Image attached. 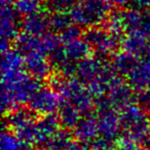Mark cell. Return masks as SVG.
I'll list each match as a JSON object with an SVG mask.
<instances>
[{
  "instance_id": "52a82bcc",
  "label": "cell",
  "mask_w": 150,
  "mask_h": 150,
  "mask_svg": "<svg viewBox=\"0 0 150 150\" xmlns=\"http://www.w3.org/2000/svg\"><path fill=\"white\" fill-rule=\"evenodd\" d=\"M99 127V136L114 141L121 132L119 115L114 108L97 112Z\"/></svg>"
},
{
  "instance_id": "484cf974",
  "label": "cell",
  "mask_w": 150,
  "mask_h": 150,
  "mask_svg": "<svg viewBox=\"0 0 150 150\" xmlns=\"http://www.w3.org/2000/svg\"><path fill=\"white\" fill-rule=\"evenodd\" d=\"M72 136L69 130H60L48 140L43 150H67L72 143Z\"/></svg>"
},
{
  "instance_id": "74e56055",
  "label": "cell",
  "mask_w": 150,
  "mask_h": 150,
  "mask_svg": "<svg viewBox=\"0 0 150 150\" xmlns=\"http://www.w3.org/2000/svg\"><path fill=\"white\" fill-rule=\"evenodd\" d=\"M147 39H148V45H147L146 53H145V55L143 56V57H146L150 59V33L148 34V36H147Z\"/></svg>"
},
{
  "instance_id": "30bf717a",
  "label": "cell",
  "mask_w": 150,
  "mask_h": 150,
  "mask_svg": "<svg viewBox=\"0 0 150 150\" xmlns=\"http://www.w3.org/2000/svg\"><path fill=\"white\" fill-rule=\"evenodd\" d=\"M1 20H0V32L2 39L14 41L19 34V14L14 8V5L1 6Z\"/></svg>"
},
{
  "instance_id": "ffe728a7",
  "label": "cell",
  "mask_w": 150,
  "mask_h": 150,
  "mask_svg": "<svg viewBox=\"0 0 150 150\" xmlns=\"http://www.w3.org/2000/svg\"><path fill=\"white\" fill-rule=\"evenodd\" d=\"M36 122V113L29 107H18L7 115V126L16 131L30 122Z\"/></svg>"
},
{
  "instance_id": "f1b7e54d",
  "label": "cell",
  "mask_w": 150,
  "mask_h": 150,
  "mask_svg": "<svg viewBox=\"0 0 150 150\" xmlns=\"http://www.w3.org/2000/svg\"><path fill=\"white\" fill-rule=\"evenodd\" d=\"M82 36H83V34H82L81 28L75 24H72L66 30L60 33V38L62 40L63 45L66 43H69V42L74 41V40L80 39V38H82Z\"/></svg>"
},
{
  "instance_id": "5b68a950",
  "label": "cell",
  "mask_w": 150,
  "mask_h": 150,
  "mask_svg": "<svg viewBox=\"0 0 150 150\" xmlns=\"http://www.w3.org/2000/svg\"><path fill=\"white\" fill-rule=\"evenodd\" d=\"M83 38L96 52V55L102 58L114 54L118 46L121 45L122 40V38L110 34L105 28L99 27L88 29L83 34Z\"/></svg>"
},
{
  "instance_id": "cb8c5ba5",
  "label": "cell",
  "mask_w": 150,
  "mask_h": 150,
  "mask_svg": "<svg viewBox=\"0 0 150 150\" xmlns=\"http://www.w3.org/2000/svg\"><path fill=\"white\" fill-rule=\"evenodd\" d=\"M105 29L114 36L119 38H123L126 30V21H124V10L117 9L115 11H111L108 18L106 20Z\"/></svg>"
},
{
  "instance_id": "ac0fdd59",
  "label": "cell",
  "mask_w": 150,
  "mask_h": 150,
  "mask_svg": "<svg viewBox=\"0 0 150 150\" xmlns=\"http://www.w3.org/2000/svg\"><path fill=\"white\" fill-rule=\"evenodd\" d=\"M14 49L20 52L24 57L31 54L41 53L42 52V45L40 37L30 35L27 33H22L16 38L14 40ZM45 55V54H44Z\"/></svg>"
},
{
  "instance_id": "7402d4cb",
  "label": "cell",
  "mask_w": 150,
  "mask_h": 150,
  "mask_svg": "<svg viewBox=\"0 0 150 150\" xmlns=\"http://www.w3.org/2000/svg\"><path fill=\"white\" fill-rule=\"evenodd\" d=\"M58 115L61 122V126L66 130H74L76 125L82 117L79 110L71 103L66 101H62Z\"/></svg>"
},
{
  "instance_id": "6da1fadb",
  "label": "cell",
  "mask_w": 150,
  "mask_h": 150,
  "mask_svg": "<svg viewBox=\"0 0 150 150\" xmlns=\"http://www.w3.org/2000/svg\"><path fill=\"white\" fill-rule=\"evenodd\" d=\"M40 88L38 80L27 71L2 74L1 108L3 112H11L19 105L28 103L34 93Z\"/></svg>"
},
{
  "instance_id": "5bb4252c",
  "label": "cell",
  "mask_w": 150,
  "mask_h": 150,
  "mask_svg": "<svg viewBox=\"0 0 150 150\" xmlns=\"http://www.w3.org/2000/svg\"><path fill=\"white\" fill-rule=\"evenodd\" d=\"M128 84L135 93H141L148 87L150 81V59L141 57L137 67L128 74Z\"/></svg>"
},
{
  "instance_id": "4dcf8cb0",
  "label": "cell",
  "mask_w": 150,
  "mask_h": 150,
  "mask_svg": "<svg viewBox=\"0 0 150 150\" xmlns=\"http://www.w3.org/2000/svg\"><path fill=\"white\" fill-rule=\"evenodd\" d=\"M117 147L118 150H145L141 144L124 136L117 141Z\"/></svg>"
},
{
  "instance_id": "f35d334b",
  "label": "cell",
  "mask_w": 150,
  "mask_h": 150,
  "mask_svg": "<svg viewBox=\"0 0 150 150\" xmlns=\"http://www.w3.org/2000/svg\"><path fill=\"white\" fill-rule=\"evenodd\" d=\"M41 2H45V3H47V4H50V3H52L54 0H40Z\"/></svg>"
},
{
  "instance_id": "8d00e7d4",
  "label": "cell",
  "mask_w": 150,
  "mask_h": 150,
  "mask_svg": "<svg viewBox=\"0 0 150 150\" xmlns=\"http://www.w3.org/2000/svg\"><path fill=\"white\" fill-rule=\"evenodd\" d=\"M10 43L11 42L8 41V40L5 39H1V44H0V48H1V53H4V52L10 50Z\"/></svg>"
},
{
  "instance_id": "9c48e42d",
  "label": "cell",
  "mask_w": 150,
  "mask_h": 150,
  "mask_svg": "<svg viewBox=\"0 0 150 150\" xmlns=\"http://www.w3.org/2000/svg\"><path fill=\"white\" fill-rule=\"evenodd\" d=\"M98 120L93 113L83 115L73 130V136L75 139L84 145L90 144L95 139L98 138Z\"/></svg>"
},
{
  "instance_id": "d590c367",
  "label": "cell",
  "mask_w": 150,
  "mask_h": 150,
  "mask_svg": "<svg viewBox=\"0 0 150 150\" xmlns=\"http://www.w3.org/2000/svg\"><path fill=\"white\" fill-rule=\"evenodd\" d=\"M67 150H88V149L85 148V145L84 144L78 142V141H75V142L73 141Z\"/></svg>"
},
{
  "instance_id": "83f0119b",
  "label": "cell",
  "mask_w": 150,
  "mask_h": 150,
  "mask_svg": "<svg viewBox=\"0 0 150 150\" xmlns=\"http://www.w3.org/2000/svg\"><path fill=\"white\" fill-rule=\"evenodd\" d=\"M14 8L19 16L26 18L28 16L41 11V1L40 0H14Z\"/></svg>"
},
{
  "instance_id": "f546056e",
  "label": "cell",
  "mask_w": 150,
  "mask_h": 150,
  "mask_svg": "<svg viewBox=\"0 0 150 150\" xmlns=\"http://www.w3.org/2000/svg\"><path fill=\"white\" fill-rule=\"evenodd\" d=\"M78 0H54L52 3L48 4L50 10L54 11H65L68 12L72 9Z\"/></svg>"
},
{
  "instance_id": "9a60e30c",
  "label": "cell",
  "mask_w": 150,
  "mask_h": 150,
  "mask_svg": "<svg viewBox=\"0 0 150 150\" xmlns=\"http://www.w3.org/2000/svg\"><path fill=\"white\" fill-rule=\"evenodd\" d=\"M107 96L110 100L112 107L116 111H122L130 105L134 104V102L136 101L135 91L131 88L128 83L126 84L124 82L113 87L109 91Z\"/></svg>"
},
{
  "instance_id": "277c9868",
  "label": "cell",
  "mask_w": 150,
  "mask_h": 150,
  "mask_svg": "<svg viewBox=\"0 0 150 150\" xmlns=\"http://www.w3.org/2000/svg\"><path fill=\"white\" fill-rule=\"evenodd\" d=\"M121 132L124 137L143 145L150 138V117L141 105L132 104L119 115Z\"/></svg>"
},
{
  "instance_id": "4316f807",
  "label": "cell",
  "mask_w": 150,
  "mask_h": 150,
  "mask_svg": "<svg viewBox=\"0 0 150 150\" xmlns=\"http://www.w3.org/2000/svg\"><path fill=\"white\" fill-rule=\"evenodd\" d=\"M72 20L69 12L65 11H54L50 16V30L56 33H62L69 26L72 25Z\"/></svg>"
},
{
  "instance_id": "1f68e13d",
  "label": "cell",
  "mask_w": 150,
  "mask_h": 150,
  "mask_svg": "<svg viewBox=\"0 0 150 150\" xmlns=\"http://www.w3.org/2000/svg\"><path fill=\"white\" fill-rule=\"evenodd\" d=\"M90 146L92 150H113L114 144L113 141L99 136L90 143Z\"/></svg>"
},
{
  "instance_id": "7c38bea8",
  "label": "cell",
  "mask_w": 150,
  "mask_h": 150,
  "mask_svg": "<svg viewBox=\"0 0 150 150\" xmlns=\"http://www.w3.org/2000/svg\"><path fill=\"white\" fill-rule=\"evenodd\" d=\"M126 33L139 32L148 36L150 33V10H141L137 8L124 10Z\"/></svg>"
},
{
  "instance_id": "d6986e66",
  "label": "cell",
  "mask_w": 150,
  "mask_h": 150,
  "mask_svg": "<svg viewBox=\"0 0 150 150\" xmlns=\"http://www.w3.org/2000/svg\"><path fill=\"white\" fill-rule=\"evenodd\" d=\"M92 50L90 45L85 41L83 37L64 44V51L67 58L75 63H78L79 61L90 56Z\"/></svg>"
},
{
  "instance_id": "603a6c76",
  "label": "cell",
  "mask_w": 150,
  "mask_h": 150,
  "mask_svg": "<svg viewBox=\"0 0 150 150\" xmlns=\"http://www.w3.org/2000/svg\"><path fill=\"white\" fill-rule=\"evenodd\" d=\"M25 67V57L16 49L8 50L2 53L1 74L14 73L23 71Z\"/></svg>"
},
{
  "instance_id": "d6a6232c",
  "label": "cell",
  "mask_w": 150,
  "mask_h": 150,
  "mask_svg": "<svg viewBox=\"0 0 150 150\" xmlns=\"http://www.w3.org/2000/svg\"><path fill=\"white\" fill-rule=\"evenodd\" d=\"M138 101L145 110L150 111V89L147 88L143 92L138 93Z\"/></svg>"
},
{
  "instance_id": "7a4b0ae2",
  "label": "cell",
  "mask_w": 150,
  "mask_h": 150,
  "mask_svg": "<svg viewBox=\"0 0 150 150\" xmlns=\"http://www.w3.org/2000/svg\"><path fill=\"white\" fill-rule=\"evenodd\" d=\"M52 88L60 94L62 101L69 102L79 110L81 115H88L95 108V99L88 87L82 84L77 78L55 77L52 79Z\"/></svg>"
},
{
  "instance_id": "2e32d148",
  "label": "cell",
  "mask_w": 150,
  "mask_h": 150,
  "mask_svg": "<svg viewBox=\"0 0 150 150\" xmlns=\"http://www.w3.org/2000/svg\"><path fill=\"white\" fill-rule=\"evenodd\" d=\"M21 28L24 33L30 35L41 37L45 35L50 29V16L42 11L36 12L23 18L21 22Z\"/></svg>"
},
{
  "instance_id": "836d02e7",
  "label": "cell",
  "mask_w": 150,
  "mask_h": 150,
  "mask_svg": "<svg viewBox=\"0 0 150 150\" xmlns=\"http://www.w3.org/2000/svg\"><path fill=\"white\" fill-rule=\"evenodd\" d=\"M134 8L141 10H150V0H132Z\"/></svg>"
},
{
  "instance_id": "d4e9b609",
  "label": "cell",
  "mask_w": 150,
  "mask_h": 150,
  "mask_svg": "<svg viewBox=\"0 0 150 150\" xmlns=\"http://www.w3.org/2000/svg\"><path fill=\"white\" fill-rule=\"evenodd\" d=\"M1 150H33V144L22 141L12 131L4 130L1 136Z\"/></svg>"
},
{
  "instance_id": "ba28073f",
  "label": "cell",
  "mask_w": 150,
  "mask_h": 150,
  "mask_svg": "<svg viewBox=\"0 0 150 150\" xmlns=\"http://www.w3.org/2000/svg\"><path fill=\"white\" fill-rule=\"evenodd\" d=\"M106 62L105 58L99 57L97 55L88 56V58L79 61L76 64V78L82 84L88 86L98 78Z\"/></svg>"
},
{
  "instance_id": "e0dca14e",
  "label": "cell",
  "mask_w": 150,
  "mask_h": 150,
  "mask_svg": "<svg viewBox=\"0 0 150 150\" xmlns=\"http://www.w3.org/2000/svg\"><path fill=\"white\" fill-rule=\"evenodd\" d=\"M147 45H148L147 35L139 32L126 33V35L121 40V47L123 51L138 58L143 57L145 55Z\"/></svg>"
},
{
  "instance_id": "8992f818",
  "label": "cell",
  "mask_w": 150,
  "mask_h": 150,
  "mask_svg": "<svg viewBox=\"0 0 150 150\" xmlns=\"http://www.w3.org/2000/svg\"><path fill=\"white\" fill-rule=\"evenodd\" d=\"M29 108L36 115H54L62 104L61 96L52 87H40L28 102Z\"/></svg>"
},
{
  "instance_id": "8fae6325",
  "label": "cell",
  "mask_w": 150,
  "mask_h": 150,
  "mask_svg": "<svg viewBox=\"0 0 150 150\" xmlns=\"http://www.w3.org/2000/svg\"><path fill=\"white\" fill-rule=\"evenodd\" d=\"M52 64L44 54L35 53L25 57V69L32 78L41 81L50 77Z\"/></svg>"
},
{
  "instance_id": "e575fe53",
  "label": "cell",
  "mask_w": 150,
  "mask_h": 150,
  "mask_svg": "<svg viewBox=\"0 0 150 150\" xmlns=\"http://www.w3.org/2000/svg\"><path fill=\"white\" fill-rule=\"evenodd\" d=\"M112 6H115L117 8H124L132 3V0H108Z\"/></svg>"
},
{
  "instance_id": "4fadbf2b",
  "label": "cell",
  "mask_w": 150,
  "mask_h": 150,
  "mask_svg": "<svg viewBox=\"0 0 150 150\" xmlns=\"http://www.w3.org/2000/svg\"><path fill=\"white\" fill-rule=\"evenodd\" d=\"M60 126L61 122L58 115L54 113V115H42L41 119H39L36 122L37 139L35 145L43 149L48 140L58 131H60Z\"/></svg>"
},
{
  "instance_id": "44dd1931",
  "label": "cell",
  "mask_w": 150,
  "mask_h": 150,
  "mask_svg": "<svg viewBox=\"0 0 150 150\" xmlns=\"http://www.w3.org/2000/svg\"><path fill=\"white\" fill-rule=\"evenodd\" d=\"M139 62L138 57L128 53L126 51L116 52L113 54V58L111 61L114 71L119 76H126L128 77V74L137 67Z\"/></svg>"
},
{
  "instance_id": "3957f363",
  "label": "cell",
  "mask_w": 150,
  "mask_h": 150,
  "mask_svg": "<svg viewBox=\"0 0 150 150\" xmlns=\"http://www.w3.org/2000/svg\"><path fill=\"white\" fill-rule=\"evenodd\" d=\"M111 6L108 0H78L69 13L73 24L90 29L106 22Z\"/></svg>"
}]
</instances>
